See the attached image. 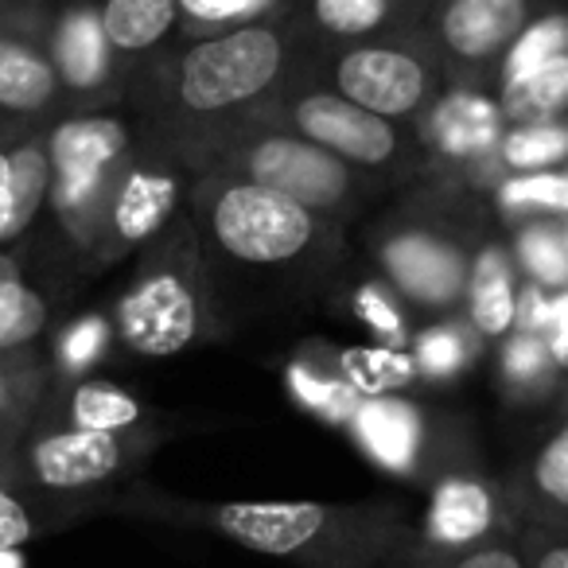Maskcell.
<instances>
[{
    "mask_svg": "<svg viewBox=\"0 0 568 568\" xmlns=\"http://www.w3.org/2000/svg\"><path fill=\"white\" fill-rule=\"evenodd\" d=\"M565 40H568L565 20H545V24H537L534 32L521 36L518 48H514V55H510V82L529 71H537V67L549 63V59H557V51Z\"/></svg>",
    "mask_w": 568,
    "mask_h": 568,
    "instance_id": "27",
    "label": "cell"
},
{
    "mask_svg": "<svg viewBox=\"0 0 568 568\" xmlns=\"http://www.w3.org/2000/svg\"><path fill=\"white\" fill-rule=\"evenodd\" d=\"M475 324L483 327L487 335H503L506 327L514 324V288H510V276H506L503 261L495 257V253H487V257L479 261V268H475Z\"/></svg>",
    "mask_w": 568,
    "mask_h": 568,
    "instance_id": "21",
    "label": "cell"
},
{
    "mask_svg": "<svg viewBox=\"0 0 568 568\" xmlns=\"http://www.w3.org/2000/svg\"><path fill=\"white\" fill-rule=\"evenodd\" d=\"M316 12L332 32H366L382 20L386 0H316Z\"/></svg>",
    "mask_w": 568,
    "mask_h": 568,
    "instance_id": "28",
    "label": "cell"
},
{
    "mask_svg": "<svg viewBox=\"0 0 568 568\" xmlns=\"http://www.w3.org/2000/svg\"><path fill=\"white\" fill-rule=\"evenodd\" d=\"M568 156V129H526L506 141V160L518 168H545Z\"/></svg>",
    "mask_w": 568,
    "mask_h": 568,
    "instance_id": "26",
    "label": "cell"
},
{
    "mask_svg": "<svg viewBox=\"0 0 568 568\" xmlns=\"http://www.w3.org/2000/svg\"><path fill=\"white\" fill-rule=\"evenodd\" d=\"M121 332L144 355H172L195 332V304L175 276L141 284L121 304Z\"/></svg>",
    "mask_w": 568,
    "mask_h": 568,
    "instance_id": "3",
    "label": "cell"
},
{
    "mask_svg": "<svg viewBox=\"0 0 568 568\" xmlns=\"http://www.w3.org/2000/svg\"><path fill=\"white\" fill-rule=\"evenodd\" d=\"M253 175L261 187L281 191L296 203H332L343 191V172L324 152L296 141H268L253 152Z\"/></svg>",
    "mask_w": 568,
    "mask_h": 568,
    "instance_id": "4",
    "label": "cell"
},
{
    "mask_svg": "<svg viewBox=\"0 0 568 568\" xmlns=\"http://www.w3.org/2000/svg\"><path fill=\"white\" fill-rule=\"evenodd\" d=\"M549 327H552V355H565L568 351V296H560L549 312Z\"/></svg>",
    "mask_w": 568,
    "mask_h": 568,
    "instance_id": "38",
    "label": "cell"
},
{
    "mask_svg": "<svg viewBox=\"0 0 568 568\" xmlns=\"http://www.w3.org/2000/svg\"><path fill=\"white\" fill-rule=\"evenodd\" d=\"M545 366V347L537 339H514L510 351H506V371L514 378H534Z\"/></svg>",
    "mask_w": 568,
    "mask_h": 568,
    "instance_id": "35",
    "label": "cell"
},
{
    "mask_svg": "<svg viewBox=\"0 0 568 568\" xmlns=\"http://www.w3.org/2000/svg\"><path fill=\"white\" fill-rule=\"evenodd\" d=\"M549 312H552V304H545L537 293H529L526 308H521V320H526V324H549Z\"/></svg>",
    "mask_w": 568,
    "mask_h": 568,
    "instance_id": "40",
    "label": "cell"
},
{
    "mask_svg": "<svg viewBox=\"0 0 568 568\" xmlns=\"http://www.w3.org/2000/svg\"><path fill=\"white\" fill-rule=\"evenodd\" d=\"M281 63V43L268 32H237L203 43L183 63V98L195 110H219L257 94Z\"/></svg>",
    "mask_w": 568,
    "mask_h": 568,
    "instance_id": "1",
    "label": "cell"
},
{
    "mask_svg": "<svg viewBox=\"0 0 568 568\" xmlns=\"http://www.w3.org/2000/svg\"><path fill=\"white\" fill-rule=\"evenodd\" d=\"M0 568H24V560H20L12 549H0Z\"/></svg>",
    "mask_w": 568,
    "mask_h": 568,
    "instance_id": "42",
    "label": "cell"
},
{
    "mask_svg": "<svg viewBox=\"0 0 568 568\" xmlns=\"http://www.w3.org/2000/svg\"><path fill=\"white\" fill-rule=\"evenodd\" d=\"M358 312H363V316L371 320V324L378 327V332H386V335L402 332V324H397L394 308H389V304L382 301V293H374V288H366V293L358 296Z\"/></svg>",
    "mask_w": 568,
    "mask_h": 568,
    "instance_id": "37",
    "label": "cell"
},
{
    "mask_svg": "<svg viewBox=\"0 0 568 568\" xmlns=\"http://www.w3.org/2000/svg\"><path fill=\"white\" fill-rule=\"evenodd\" d=\"M498 118L483 98H452V102L440 105L436 113V136L448 152L456 156H471V152H483L490 141H495Z\"/></svg>",
    "mask_w": 568,
    "mask_h": 568,
    "instance_id": "15",
    "label": "cell"
},
{
    "mask_svg": "<svg viewBox=\"0 0 568 568\" xmlns=\"http://www.w3.org/2000/svg\"><path fill=\"white\" fill-rule=\"evenodd\" d=\"M358 433L386 467H405L417 448V413L402 402L358 405Z\"/></svg>",
    "mask_w": 568,
    "mask_h": 568,
    "instance_id": "13",
    "label": "cell"
},
{
    "mask_svg": "<svg viewBox=\"0 0 568 568\" xmlns=\"http://www.w3.org/2000/svg\"><path fill=\"white\" fill-rule=\"evenodd\" d=\"M464 358V343H459L456 332H428L420 339V363L433 374H452Z\"/></svg>",
    "mask_w": 568,
    "mask_h": 568,
    "instance_id": "32",
    "label": "cell"
},
{
    "mask_svg": "<svg viewBox=\"0 0 568 568\" xmlns=\"http://www.w3.org/2000/svg\"><path fill=\"white\" fill-rule=\"evenodd\" d=\"M113 464H118V444L110 433H98V428L51 436L36 448V467L51 487H82V483L105 479Z\"/></svg>",
    "mask_w": 568,
    "mask_h": 568,
    "instance_id": "9",
    "label": "cell"
},
{
    "mask_svg": "<svg viewBox=\"0 0 568 568\" xmlns=\"http://www.w3.org/2000/svg\"><path fill=\"white\" fill-rule=\"evenodd\" d=\"M343 371L355 382V389L382 394V389L409 378L413 363L405 355H394V351H347V355H343Z\"/></svg>",
    "mask_w": 568,
    "mask_h": 568,
    "instance_id": "23",
    "label": "cell"
},
{
    "mask_svg": "<svg viewBox=\"0 0 568 568\" xmlns=\"http://www.w3.org/2000/svg\"><path fill=\"white\" fill-rule=\"evenodd\" d=\"M55 79L51 71L28 51L12 48V43H0V105H40L51 94Z\"/></svg>",
    "mask_w": 568,
    "mask_h": 568,
    "instance_id": "20",
    "label": "cell"
},
{
    "mask_svg": "<svg viewBox=\"0 0 568 568\" xmlns=\"http://www.w3.org/2000/svg\"><path fill=\"white\" fill-rule=\"evenodd\" d=\"M74 417L82 428H98V433H110L118 425H129L136 417V402L118 389L105 386H82L74 397Z\"/></svg>",
    "mask_w": 568,
    "mask_h": 568,
    "instance_id": "24",
    "label": "cell"
},
{
    "mask_svg": "<svg viewBox=\"0 0 568 568\" xmlns=\"http://www.w3.org/2000/svg\"><path fill=\"white\" fill-rule=\"evenodd\" d=\"M268 0H183V9L191 17H203V20H230V17H245V12H257L265 9Z\"/></svg>",
    "mask_w": 568,
    "mask_h": 568,
    "instance_id": "34",
    "label": "cell"
},
{
    "mask_svg": "<svg viewBox=\"0 0 568 568\" xmlns=\"http://www.w3.org/2000/svg\"><path fill=\"white\" fill-rule=\"evenodd\" d=\"M389 273L420 301H448L459 288V261L428 237H402L386 253Z\"/></svg>",
    "mask_w": 568,
    "mask_h": 568,
    "instance_id": "11",
    "label": "cell"
},
{
    "mask_svg": "<svg viewBox=\"0 0 568 568\" xmlns=\"http://www.w3.org/2000/svg\"><path fill=\"white\" fill-rule=\"evenodd\" d=\"M339 87L347 98H355V105L371 113H405L417 105L425 74L413 59L394 51H355L343 63Z\"/></svg>",
    "mask_w": 568,
    "mask_h": 568,
    "instance_id": "5",
    "label": "cell"
},
{
    "mask_svg": "<svg viewBox=\"0 0 568 568\" xmlns=\"http://www.w3.org/2000/svg\"><path fill=\"white\" fill-rule=\"evenodd\" d=\"M503 199L510 206H521V203L568 206V180H557V175H534V180H514V183H506Z\"/></svg>",
    "mask_w": 568,
    "mask_h": 568,
    "instance_id": "31",
    "label": "cell"
},
{
    "mask_svg": "<svg viewBox=\"0 0 568 568\" xmlns=\"http://www.w3.org/2000/svg\"><path fill=\"white\" fill-rule=\"evenodd\" d=\"M506 102L514 113H549L568 102V55L541 63L537 71L521 74L506 90Z\"/></svg>",
    "mask_w": 568,
    "mask_h": 568,
    "instance_id": "22",
    "label": "cell"
},
{
    "mask_svg": "<svg viewBox=\"0 0 568 568\" xmlns=\"http://www.w3.org/2000/svg\"><path fill=\"white\" fill-rule=\"evenodd\" d=\"M428 526L440 541H471L490 526V498L475 483H444L436 490Z\"/></svg>",
    "mask_w": 568,
    "mask_h": 568,
    "instance_id": "14",
    "label": "cell"
},
{
    "mask_svg": "<svg viewBox=\"0 0 568 568\" xmlns=\"http://www.w3.org/2000/svg\"><path fill=\"white\" fill-rule=\"evenodd\" d=\"M28 534H32V526H28L24 510L0 490V549H12V545L24 541Z\"/></svg>",
    "mask_w": 568,
    "mask_h": 568,
    "instance_id": "36",
    "label": "cell"
},
{
    "mask_svg": "<svg viewBox=\"0 0 568 568\" xmlns=\"http://www.w3.org/2000/svg\"><path fill=\"white\" fill-rule=\"evenodd\" d=\"M175 17V0H110L105 9V36L118 48H149L164 36Z\"/></svg>",
    "mask_w": 568,
    "mask_h": 568,
    "instance_id": "17",
    "label": "cell"
},
{
    "mask_svg": "<svg viewBox=\"0 0 568 568\" xmlns=\"http://www.w3.org/2000/svg\"><path fill=\"white\" fill-rule=\"evenodd\" d=\"M521 257H526V265L534 268L541 281H549V284L568 281V253L552 234H541V230L526 234L521 237Z\"/></svg>",
    "mask_w": 568,
    "mask_h": 568,
    "instance_id": "29",
    "label": "cell"
},
{
    "mask_svg": "<svg viewBox=\"0 0 568 568\" xmlns=\"http://www.w3.org/2000/svg\"><path fill=\"white\" fill-rule=\"evenodd\" d=\"M43 187H48V168L40 152L24 149L17 156L0 152V237H12L32 222Z\"/></svg>",
    "mask_w": 568,
    "mask_h": 568,
    "instance_id": "12",
    "label": "cell"
},
{
    "mask_svg": "<svg viewBox=\"0 0 568 568\" xmlns=\"http://www.w3.org/2000/svg\"><path fill=\"white\" fill-rule=\"evenodd\" d=\"M293 389L312 405L316 413L332 420H343L351 413H358V389L347 386V382H324L316 374H308L304 366H293Z\"/></svg>",
    "mask_w": 568,
    "mask_h": 568,
    "instance_id": "25",
    "label": "cell"
},
{
    "mask_svg": "<svg viewBox=\"0 0 568 568\" xmlns=\"http://www.w3.org/2000/svg\"><path fill=\"white\" fill-rule=\"evenodd\" d=\"M43 327V304L36 293H28L17 276V265L0 257V347L32 339Z\"/></svg>",
    "mask_w": 568,
    "mask_h": 568,
    "instance_id": "19",
    "label": "cell"
},
{
    "mask_svg": "<svg viewBox=\"0 0 568 568\" xmlns=\"http://www.w3.org/2000/svg\"><path fill=\"white\" fill-rule=\"evenodd\" d=\"M537 483H541L545 495L568 506V428L557 440H549V448L541 452V459H537Z\"/></svg>",
    "mask_w": 568,
    "mask_h": 568,
    "instance_id": "30",
    "label": "cell"
},
{
    "mask_svg": "<svg viewBox=\"0 0 568 568\" xmlns=\"http://www.w3.org/2000/svg\"><path fill=\"white\" fill-rule=\"evenodd\" d=\"M459 568H521L510 552H479V557H467Z\"/></svg>",
    "mask_w": 568,
    "mask_h": 568,
    "instance_id": "39",
    "label": "cell"
},
{
    "mask_svg": "<svg viewBox=\"0 0 568 568\" xmlns=\"http://www.w3.org/2000/svg\"><path fill=\"white\" fill-rule=\"evenodd\" d=\"M296 118L308 129V136L355 160H366V164H378L394 152V133H389L386 121L378 113L363 110V105L343 102V98H308Z\"/></svg>",
    "mask_w": 568,
    "mask_h": 568,
    "instance_id": "6",
    "label": "cell"
},
{
    "mask_svg": "<svg viewBox=\"0 0 568 568\" xmlns=\"http://www.w3.org/2000/svg\"><path fill=\"white\" fill-rule=\"evenodd\" d=\"M537 568H568V549H552L541 557V565Z\"/></svg>",
    "mask_w": 568,
    "mask_h": 568,
    "instance_id": "41",
    "label": "cell"
},
{
    "mask_svg": "<svg viewBox=\"0 0 568 568\" xmlns=\"http://www.w3.org/2000/svg\"><path fill=\"white\" fill-rule=\"evenodd\" d=\"M526 20V0H456L444 17V36L459 55H490Z\"/></svg>",
    "mask_w": 568,
    "mask_h": 568,
    "instance_id": "10",
    "label": "cell"
},
{
    "mask_svg": "<svg viewBox=\"0 0 568 568\" xmlns=\"http://www.w3.org/2000/svg\"><path fill=\"white\" fill-rule=\"evenodd\" d=\"M219 526L230 537L245 541L250 549L261 552H293L296 545H304L320 526H324V510L308 503L293 506H226L219 514Z\"/></svg>",
    "mask_w": 568,
    "mask_h": 568,
    "instance_id": "7",
    "label": "cell"
},
{
    "mask_svg": "<svg viewBox=\"0 0 568 568\" xmlns=\"http://www.w3.org/2000/svg\"><path fill=\"white\" fill-rule=\"evenodd\" d=\"M125 144V133L113 121H74L55 136L59 175H63V203H82L98 187V175Z\"/></svg>",
    "mask_w": 568,
    "mask_h": 568,
    "instance_id": "8",
    "label": "cell"
},
{
    "mask_svg": "<svg viewBox=\"0 0 568 568\" xmlns=\"http://www.w3.org/2000/svg\"><path fill=\"white\" fill-rule=\"evenodd\" d=\"M175 187L164 175H133L121 191L118 203V226L125 237H149L152 230L164 222V214L172 211Z\"/></svg>",
    "mask_w": 568,
    "mask_h": 568,
    "instance_id": "18",
    "label": "cell"
},
{
    "mask_svg": "<svg viewBox=\"0 0 568 568\" xmlns=\"http://www.w3.org/2000/svg\"><path fill=\"white\" fill-rule=\"evenodd\" d=\"M59 67H63L67 82L74 87H90L102 79L105 67V24H98L87 12H74L59 32Z\"/></svg>",
    "mask_w": 568,
    "mask_h": 568,
    "instance_id": "16",
    "label": "cell"
},
{
    "mask_svg": "<svg viewBox=\"0 0 568 568\" xmlns=\"http://www.w3.org/2000/svg\"><path fill=\"white\" fill-rule=\"evenodd\" d=\"M312 234L308 211L268 187H234L219 203V237L245 261L293 257Z\"/></svg>",
    "mask_w": 568,
    "mask_h": 568,
    "instance_id": "2",
    "label": "cell"
},
{
    "mask_svg": "<svg viewBox=\"0 0 568 568\" xmlns=\"http://www.w3.org/2000/svg\"><path fill=\"white\" fill-rule=\"evenodd\" d=\"M560 363H565V366H568V351H565V355H560Z\"/></svg>",
    "mask_w": 568,
    "mask_h": 568,
    "instance_id": "43",
    "label": "cell"
},
{
    "mask_svg": "<svg viewBox=\"0 0 568 568\" xmlns=\"http://www.w3.org/2000/svg\"><path fill=\"white\" fill-rule=\"evenodd\" d=\"M102 343H105V327L98 324V320H87V324H79L71 335H67V343H63L67 366H87L90 358L102 351Z\"/></svg>",
    "mask_w": 568,
    "mask_h": 568,
    "instance_id": "33",
    "label": "cell"
}]
</instances>
